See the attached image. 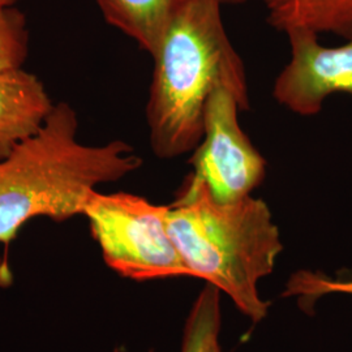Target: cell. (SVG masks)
Segmentation results:
<instances>
[{"mask_svg": "<svg viewBox=\"0 0 352 352\" xmlns=\"http://www.w3.org/2000/svg\"><path fill=\"white\" fill-rule=\"evenodd\" d=\"M219 0H180L157 52L146 106L151 145L160 158L193 151L204 136L205 109L225 85L250 110L247 75L227 36Z\"/></svg>", "mask_w": 352, "mask_h": 352, "instance_id": "cell-1", "label": "cell"}, {"mask_svg": "<svg viewBox=\"0 0 352 352\" xmlns=\"http://www.w3.org/2000/svg\"><path fill=\"white\" fill-rule=\"evenodd\" d=\"M76 111L54 104L37 132L0 161V243H11L29 219L56 222L84 214L97 187L136 171L142 160L124 141L84 145Z\"/></svg>", "mask_w": 352, "mask_h": 352, "instance_id": "cell-2", "label": "cell"}, {"mask_svg": "<svg viewBox=\"0 0 352 352\" xmlns=\"http://www.w3.org/2000/svg\"><path fill=\"white\" fill-rule=\"evenodd\" d=\"M167 228L189 277L225 292L253 322L264 320L269 302L260 298L257 285L274 270L283 251L266 202L252 195L217 201L190 174L168 205Z\"/></svg>", "mask_w": 352, "mask_h": 352, "instance_id": "cell-3", "label": "cell"}, {"mask_svg": "<svg viewBox=\"0 0 352 352\" xmlns=\"http://www.w3.org/2000/svg\"><path fill=\"white\" fill-rule=\"evenodd\" d=\"M168 205L126 192L94 190L85 205L93 238L103 258L122 277L135 280L188 276L167 228Z\"/></svg>", "mask_w": 352, "mask_h": 352, "instance_id": "cell-4", "label": "cell"}, {"mask_svg": "<svg viewBox=\"0 0 352 352\" xmlns=\"http://www.w3.org/2000/svg\"><path fill=\"white\" fill-rule=\"evenodd\" d=\"M244 111L235 93L225 85L215 89L205 109L204 136L189 164L217 201L251 196L266 173V161L239 124Z\"/></svg>", "mask_w": 352, "mask_h": 352, "instance_id": "cell-5", "label": "cell"}, {"mask_svg": "<svg viewBox=\"0 0 352 352\" xmlns=\"http://www.w3.org/2000/svg\"><path fill=\"white\" fill-rule=\"evenodd\" d=\"M287 37L291 58L273 85L279 104L300 116H314L329 96H352V34L338 47L321 45L318 34L307 30L289 32Z\"/></svg>", "mask_w": 352, "mask_h": 352, "instance_id": "cell-6", "label": "cell"}, {"mask_svg": "<svg viewBox=\"0 0 352 352\" xmlns=\"http://www.w3.org/2000/svg\"><path fill=\"white\" fill-rule=\"evenodd\" d=\"M54 104L37 76L21 67L0 72V161L33 136Z\"/></svg>", "mask_w": 352, "mask_h": 352, "instance_id": "cell-7", "label": "cell"}, {"mask_svg": "<svg viewBox=\"0 0 352 352\" xmlns=\"http://www.w3.org/2000/svg\"><path fill=\"white\" fill-rule=\"evenodd\" d=\"M269 24L286 34L307 30L316 34H352V0H261Z\"/></svg>", "mask_w": 352, "mask_h": 352, "instance_id": "cell-8", "label": "cell"}, {"mask_svg": "<svg viewBox=\"0 0 352 352\" xmlns=\"http://www.w3.org/2000/svg\"><path fill=\"white\" fill-rule=\"evenodd\" d=\"M180 0H97L103 17L136 41L151 56L157 52Z\"/></svg>", "mask_w": 352, "mask_h": 352, "instance_id": "cell-9", "label": "cell"}, {"mask_svg": "<svg viewBox=\"0 0 352 352\" xmlns=\"http://www.w3.org/2000/svg\"><path fill=\"white\" fill-rule=\"evenodd\" d=\"M219 289L208 283L189 314L182 352H208L221 331Z\"/></svg>", "mask_w": 352, "mask_h": 352, "instance_id": "cell-10", "label": "cell"}, {"mask_svg": "<svg viewBox=\"0 0 352 352\" xmlns=\"http://www.w3.org/2000/svg\"><path fill=\"white\" fill-rule=\"evenodd\" d=\"M28 42L24 14L14 7H0V72L23 67Z\"/></svg>", "mask_w": 352, "mask_h": 352, "instance_id": "cell-11", "label": "cell"}, {"mask_svg": "<svg viewBox=\"0 0 352 352\" xmlns=\"http://www.w3.org/2000/svg\"><path fill=\"white\" fill-rule=\"evenodd\" d=\"M12 272L6 258L0 257V289L8 287L12 283Z\"/></svg>", "mask_w": 352, "mask_h": 352, "instance_id": "cell-12", "label": "cell"}, {"mask_svg": "<svg viewBox=\"0 0 352 352\" xmlns=\"http://www.w3.org/2000/svg\"><path fill=\"white\" fill-rule=\"evenodd\" d=\"M223 6H238V4H243L245 0H219Z\"/></svg>", "mask_w": 352, "mask_h": 352, "instance_id": "cell-13", "label": "cell"}, {"mask_svg": "<svg viewBox=\"0 0 352 352\" xmlns=\"http://www.w3.org/2000/svg\"><path fill=\"white\" fill-rule=\"evenodd\" d=\"M208 352H222V349H221V346H219V340H215L213 344L209 347Z\"/></svg>", "mask_w": 352, "mask_h": 352, "instance_id": "cell-14", "label": "cell"}, {"mask_svg": "<svg viewBox=\"0 0 352 352\" xmlns=\"http://www.w3.org/2000/svg\"><path fill=\"white\" fill-rule=\"evenodd\" d=\"M19 0H0V7H13Z\"/></svg>", "mask_w": 352, "mask_h": 352, "instance_id": "cell-15", "label": "cell"}]
</instances>
